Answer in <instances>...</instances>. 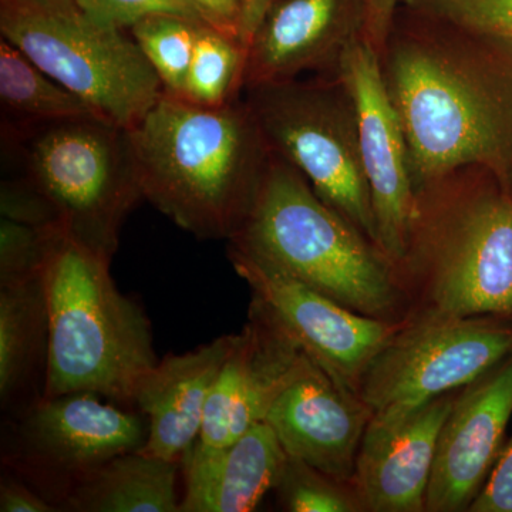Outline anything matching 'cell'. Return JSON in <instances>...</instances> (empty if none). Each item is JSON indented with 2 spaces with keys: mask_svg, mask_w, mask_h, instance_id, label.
Instances as JSON below:
<instances>
[{
  "mask_svg": "<svg viewBox=\"0 0 512 512\" xmlns=\"http://www.w3.org/2000/svg\"><path fill=\"white\" fill-rule=\"evenodd\" d=\"M86 15L110 28L128 30L151 16L170 15L205 22L188 0H74Z\"/></svg>",
  "mask_w": 512,
  "mask_h": 512,
  "instance_id": "83f0119b",
  "label": "cell"
},
{
  "mask_svg": "<svg viewBox=\"0 0 512 512\" xmlns=\"http://www.w3.org/2000/svg\"><path fill=\"white\" fill-rule=\"evenodd\" d=\"M458 392L403 413L373 414L353 477L366 512H426L437 440Z\"/></svg>",
  "mask_w": 512,
  "mask_h": 512,
  "instance_id": "e0dca14e",
  "label": "cell"
},
{
  "mask_svg": "<svg viewBox=\"0 0 512 512\" xmlns=\"http://www.w3.org/2000/svg\"><path fill=\"white\" fill-rule=\"evenodd\" d=\"M0 33L103 119L126 130L164 94L133 37L96 22L74 0H0Z\"/></svg>",
  "mask_w": 512,
  "mask_h": 512,
  "instance_id": "52a82bcc",
  "label": "cell"
},
{
  "mask_svg": "<svg viewBox=\"0 0 512 512\" xmlns=\"http://www.w3.org/2000/svg\"><path fill=\"white\" fill-rule=\"evenodd\" d=\"M468 512H512V434Z\"/></svg>",
  "mask_w": 512,
  "mask_h": 512,
  "instance_id": "f546056e",
  "label": "cell"
},
{
  "mask_svg": "<svg viewBox=\"0 0 512 512\" xmlns=\"http://www.w3.org/2000/svg\"><path fill=\"white\" fill-rule=\"evenodd\" d=\"M286 451L265 420L211 456L184 458L180 512L254 511L275 490Z\"/></svg>",
  "mask_w": 512,
  "mask_h": 512,
  "instance_id": "d6986e66",
  "label": "cell"
},
{
  "mask_svg": "<svg viewBox=\"0 0 512 512\" xmlns=\"http://www.w3.org/2000/svg\"><path fill=\"white\" fill-rule=\"evenodd\" d=\"M336 73L355 101L360 156L379 247L394 265L403 254L416 204L402 121L387 92L379 53L366 39L348 47Z\"/></svg>",
  "mask_w": 512,
  "mask_h": 512,
  "instance_id": "7c38bea8",
  "label": "cell"
},
{
  "mask_svg": "<svg viewBox=\"0 0 512 512\" xmlns=\"http://www.w3.org/2000/svg\"><path fill=\"white\" fill-rule=\"evenodd\" d=\"M201 13L202 19L214 28L239 36L241 32V0H188Z\"/></svg>",
  "mask_w": 512,
  "mask_h": 512,
  "instance_id": "1f68e13d",
  "label": "cell"
},
{
  "mask_svg": "<svg viewBox=\"0 0 512 512\" xmlns=\"http://www.w3.org/2000/svg\"><path fill=\"white\" fill-rule=\"evenodd\" d=\"M177 461L130 451L77 480L57 504L69 512H180Z\"/></svg>",
  "mask_w": 512,
  "mask_h": 512,
  "instance_id": "44dd1931",
  "label": "cell"
},
{
  "mask_svg": "<svg viewBox=\"0 0 512 512\" xmlns=\"http://www.w3.org/2000/svg\"><path fill=\"white\" fill-rule=\"evenodd\" d=\"M228 244L360 315L394 323L409 319V302L389 256L320 200L275 151L244 227Z\"/></svg>",
  "mask_w": 512,
  "mask_h": 512,
  "instance_id": "277c9868",
  "label": "cell"
},
{
  "mask_svg": "<svg viewBox=\"0 0 512 512\" xmlns=\"http://www.w3.org/2000/svg\"><path fill=\"white\" fill-rule=\"evenodd\" d=\"M365 30V0H276L249 42L244 89L336 73Z\"/></svg>",
  "mask_w": 512,
  "mask_h": 512,
  "instance_id": "2e32d148",
  "label": "cell"
},
{
  "mask_svg": "<svg viewBox=\"0 0 512 512\" xmlns=\"http://www.w3.org/2000/svg\"><path fill=\"white\" fill-rule=\"evenodd\" d=\"M366 5V30L365 39L376 52L380 53L394 13L400 6V0H365Z\"/></svg>",
  "mask_w": 512,
  "mask_h": 512,
  "instance_id": "d6a6232c",
  "label": "cell"
},
{
  "mask_svg": "<svg viewBox=\"0 0 512 512\" xmlns=\"http://www.w3.org/2000/svg\"><path fill=\"white\" fill-rule=\"evenodd\" d=\"M373 412L306 355L265 421L289 456L342 481H353L356 458Z\"/></svg>",
  "mask_w": 512,
  "mask_h": 512,
  "instance_id": "9a60e30c",
  "label": "cell"
},
{
  "mask_svg": "<svg viewBox=\"0 0 512 512\" xmlns=\"http://www.w3.org/2000/svg\"><path fill=\"white\" fill-rule=\"evenodd\" d=\"M400 5L460 28L512 39V0H400Z\"/></svg>",
  "mask_w": 512,
  "mask_h": 512,
  "instance_id": "4316f807",
  "label": "cell"
},
{
  "mask_svg": "<svg viewBox=\"0 0 512 512\" xmlns=\"http://www.w3.org/2000/svg\"><path fill=\"white\" fill-rule=\"evenodd\" d=\"M2 126L25 127L100 116L86 101L43 72L18 47L0 37Z\"/></svg>",
  "mask_w": 512,
  "mask_h": 512,
  "instance_id": "7402d4cb",
  "label": "cell"
},
{
  "mask_svg": "<svg viewBox=\"0 0 512 512\" xmlns=\"http://www.w3.org/2000/svg\"><path fill=\"white\" fill-rule=\"evenodd\" d=\"M379 57L416 191L467 165L512 191V39L400 5Z\"/></svg>",
  "mask_w": 512,
  "mask_h": 512,
  "instance_id": "6da1fadb",
  "label": "cell"
},
{
  "mask_svg": "<svg viewBox=\"0 0 512 512\" xmlns=\"http://www.w3.org/2000/svg\"><path fill=\"white\" fill-rule=\"evenodd\" d=\"M242 2V19H241V36L242 42L249 45L252 36L255 35L256 29L261 25L266 13L274 6L276 0H241Z\"/></svg>",
  "mask_w": 512,
  "mask_h": 512,
  "instance_id": "836d02e7",
  "label": "cell"
},
{
  "mask_svg": "<svg viewBox=\"0 0 512 512\" xmlns=\"http://www.w3.org/2000/svg\"><path fill=\"white\" fill-rule=\"evenodd\" d=\"M247 56L248 47L238 36L201 22L181 99L207 109L235 103L244 89Z\"/></svg>",
  "mask_w": 512,
  "mask_h": 512,
  "instance_id": "603a6c76",
  "label": "cell"
},
{
  "mask_svg": "<svg viewBox=\"0 0 512 512\" xmlns=\"http://www.w3.org/2000/svg\"><path fill=\"white\" fill-rule=\"evenodd\" d=\"M247 92L249 109L271 150L309 181L320 200L379 247L355 101L342 77L318 74L315 79L299 77Z\"/></svg>",
  "mask_w": 512,
  "mask_h": 512,
  "instance_id": "ba28073f",
  "label": "cell"
},
{
  "mask_svg": "<svg viewBox=\"0 0 512 512\" xmlns=\"http://www.w3.org/2000/svg\"><path fill=\"white\" fill-rule=\"evenodd\" d=\"M49 312L42 276L0 288V403L12 419L45 397Z\"/></svg>",
  "mask_w": 512,
  "mask_h": 512,
  "instance_id": "ffe728a7",
  "label": "cell"
},
{
  "mask_svg": "<svg viewBox=\"0 0 512 512\" xmlns=\"http://www.w3.org/2000/svg\"><path fill=\"white\" fill-rule=\"evenodd\" d=\"M200 23L160 15L140 20L128 29L168 96L183 97Z\"/></svg>",
  "mask_w": 512,
  "mask_h": 512,
  "instance_id": "cb8c5ba5",
  "label": "cell"
},
{
  "mask_svg": "<svg viewBox=\"0 0 512 512\" xmlns=\"http://www.w3.org/2000/svg\"><path fill=\"white\" fill-rule=\"evenodd\" d=\"M109 259L62 234L42 279L49 312L45 397L94 393L133 404L158 363L146 312L117 289Z\"/></svg>",
  "mask_w": 512,
  "mask_h": 512,
  "instance_id": "5b68a950",
  "label": "cell"
},
{
  "mask_svg": "<svg viewBox=\"0 0 512 512\" xmlns=\"http://www.w3.org/2000/svg\"><path fill=\"white\" fill-rule=\"evenodd\" d=\"M224 335L207 345L158 360L138 383L134 406L148 419L143 453L184 461L200 436L205 407L222 367L237 343Z\"/></svg>",
  "mask_w": 512,
  "mask_h": 512,
  "instance_id": "ac0fdd59",
  "label": "cell"
},
{
  "mask_svg": "<svg viewBox=\"0 0 512 512\" xmlns=\"http://www.w3.org/2000/svg\"><path fill=\"white\" fill-rule=\"evenodd\" d=\"M512 416V353L460 389L439 440L426 512H468L493 470Z\"/></svg>",
  "mask_w": 512,
  "mask_h": 512,
  "instance_id": "5bb4252c",
  "label": "cell"
},
{
  "mask_svg": "<svg viewBox=\"0 0 512 512\" xmlns=\"http://www.w3.org/2000/svg\"><path fill=\"white\" fill-rule=\"evenodd\" d=\"M2 150L55 208L64 234L111 261L143 200L126 128L99 116L2 126Z\"/></svg>",
  "mask_w": 512,
  "mask_h": 512,
  "instance_id": "8992f818",
  "label": "cell"
},
{
  "mask_svg": "<svg viewBox=\"0 0 512 512\" xmlns=\"http://www.w3.org/2000/svg\"><path fill=\"white\" fill-rule=\"evenodd\" d=\"M60 228H40L8 218L0 220V288L25 284L45 271Z\"/></svg>",
  "mask_w": 512,
  "mask_h": 512,
  "instance_id": "484cf974",
  "label": "cell"
},
{
  "mask_svg": "<svg viewBox=\"0 0 512 512\" xmlns=\"http://www.w3.org/2000/svg\"><path fill=\"white\" fill-rule=\"evenodd\" d=\"M0 511L55 512L59 510L49 498L26 483L18 474H3L0 481Z\"/></svg>",
  "mask_w": 512,
  "mask_h": 512,
  "instance_id": "4dcf8cb0",
  "label": "cell"
},
{
  "mask_svg": "<svg viewBox=\"0 0 512 512\" xmlns=\"http://www.w3.org/2000/svg\"><path fill=\"white\" fill-rule=\"evenodd\" d=\"M235 272L272 319L333 379L357 393L373 357L403 323L360 315L265 259L228 245Z\"/></svg>",
  "mask_w": 512,
  "mask_h": 512,
  "instance_id": "8fae6325",
  "label": "cell"
},
{
  "mask_svg": "<svg viewBox=\"0 0 512 512\" xmlns=\"http://www.w3.org/2000/svg\"><path fill=\"white\" fill-rule=\"evenodd\" d=\"M12 423L6 464L56 507L77 480L110 458L140 451L148 437L143 413L94 393L43 397Z\"/></svg>",
  "mask_w": 512,
  "mask_h": 512,
  "instance_id": "30bf717a",
  "label": "cell"
},
{
  "mask_svg": "<svg viewBox=\"0 0 512 512\" xmlns=\"http://www.w3.org/2000/svg\"><path fill=\"white\" fill-rule=\"evenodd\" d=\"M2 218L40 228H60L55 208L20 175L10 174L0 184ZM63 231V229H62Z\"/></svg>",
  "mask_w": 512,
  "mask_h": 512,
  "instance_id": "f1b7e54d",
  "label": "cell"
},
{
  "mask_svg": "<svg viewBox=\"0 0 512 512\" xmlns=\"http://www.w3.org/2000/svg\"><path fill=\"white\" fill-rule=\"evenodd\" d=\"M274 491L288 512H366L353 481L338 480L289 454Z\"/></svg>",
  "mask_w": 512,
  "mask_h": 512,
  "instance_id": "d4e9b609",
  "label": "cell"
},
{
  "mask_svg": "<svg viewBox=\"0 0 512 512\" xmlns=\"http://www.w3.org/2000/svg\"><path fill=\"white\" fill-rule=\"evenodd\" d=\"M127 136L144 200L197 238L238 235L272 154L247 101L207 109L164 93Z\"/></svg>",
  "mask_w": 512,
  "mask_h": 512,
  "instance_id": "7a4b0ae2",
  "label": "cell"
},
{
  "mask_svg": "<svg viewBox=\"0 0 512 512\" xmlns=\"http://www.w3.org/2000/svg\"><path fill=\"white\" fill-rule=\"evenodd\" d=\"M308 353L259 303L222 367L205 407L197 443L188 456L220 453L258 421L298 372ZM187 456V457H188Z\"/></svg>",
  "mask_w": 512,
  "mask_h": 512,
  "instance_id": "4fadbf2b",
  "label": "cell"
},
{
  "mask_svg": "<svg viewBox=\"0 0 512 512\" xmlns=\"http://www.w3.org/2000/svg\"><path fill=\"white\" fill-rule=\"evenodd\" d=\"M394 271L409 319L512 318L510 188L480 165L424 184Z\"/></svg>",
  "mask_w": 512,
  "mask_h": 512,
  "instance_id": "3957f363",
  "label": "cell"
},
{
  "mask_svg": "<svg viewBox=\"0 0 512 512\" xmlns=\"http://www.w3.org/2000/svg\"><path fill=\"white\" fill-rule=\"evenodd\" d=\"M512 353V318L409 319L379 350L357 393L373 414L414 409L463 389Z\"/></svg>",
  "mask_w": 512,
  "mask_h": 512,
  "instance_id": "9c48e42d",
  "label": "cell"
}]
</instances>
